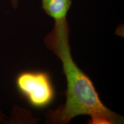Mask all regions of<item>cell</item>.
Masks as SVG:
<instances>
[{
    "label": "cell",
    "mask_w": 124,
    "mask_h": 124,
    "mask_svg": "<svg viewBox=\"0 0 124 124\" xmlns=\"http://www.w3.org/2000/svg\"><path fill=\"white\" fill-rule=\"evenodd\" d=\"M70 31H52L45 38V44L61 61L67 80L66 102L49 112V122L67 124L77 116L88 115L90 123L114 124L122 117L110 110L102 102L92 80L74 61L69 44Z\"/></svg>",
    "instance_id": "1"
},
{
    "label": "cell",
    "mask_w": 124,
    "mask_h": 124,
    "mask_svg": "<svg viewBox=\"0 0 124 124\" xmlns=\"http://www.w3.org/2000/svg\"><path fill=\"white\" fill-rule=\"evenodd\" d=\"M17 89L34 108L49 105L55 98V91L49 75L43 71H23L16 79Z\"/></svg>",
    "instance_id": "2"
},
{
    "label": "cell",
    "mask_w": 124,
    "mask_h": 124,
    "mask_svg": "<svg viewBox=\"0 0 124 124\" xmlns=\"http://www.w3.org/2000/svg\"><path fill=\"white\" fill-rule=\"evenodd\" d=\"M45 12L54 20L67 18L72 0H41Z\"/></svg>",
    "instance_id": "3"
},
{
    "label": "cell",
    "mask_w": 124,
    "mask_h": 124,
    "mask_svg": "<svg viewBox=\"0 0 124 124\" xmlns=\"http://www.w3.org/2000/svg\"><path fill=\"white\" fill-rule=\"evenodd\" d=\"M19 0H11V5L13 8L17 9L18 5Z\"/></svg>",
    "instance_id": "4"
},
{
    "label": "cell",
    "mask_w": 124,
    "mask_h": 124,
    "mask_svg": "<svg viewBox=\"0 0 124 124\" xmlns=\"http://www.w3.org/2000/svg\"><path fill=\"white\" fill-rule=\"evenodd\" d=\"M0 114H1V115H2V116H3V115H2V114H1V112H0Z\"/></svg>",
    "instance_id": "5"
}]
</instances>
